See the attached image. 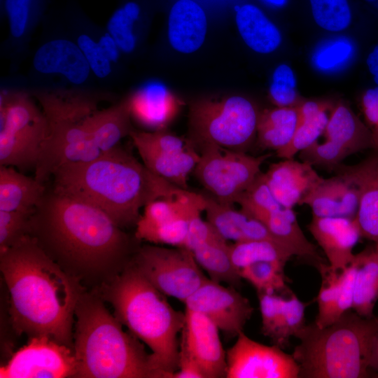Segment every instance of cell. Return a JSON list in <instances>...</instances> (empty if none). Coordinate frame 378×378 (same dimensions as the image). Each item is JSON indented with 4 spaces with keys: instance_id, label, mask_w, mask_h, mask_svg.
<instances>
[{
    "instance_id": "cell-29",
    "label": "cell",
    "mask_w": 378,
    "mask_h": 378,
    "mask_svg": "<svg viewBox=\"0 0 378 378\" xmlns=\"http://www.w3.org/2000/svg\"><path fill=\"white\" fill-rule=\"evenodd\" d=\"M191 251L209 279L236 288L241 286L242 278L231 259L230 244L219 232L203 241Z\"/></svg>"
},
{
    "instance_id": "cell-2",
    "label": "cell",
    "mask_w": 378,
    "mask_h": 378,
    "mask_svg": "<svg viewBox=\"0 0 378 378\" xmlns=\"http://www.w3.org/2000/svg\"><path fill=\"white\" fill-rule=\"evenodd\" d=\"M10 293L12 326L18 335L46 336L74 349L75 310L87 290L29 235L0 253Z\"/></svg>"
},
{
    "instance_id": "cell-17",
    "label": "cell",
    "mask_w": 378,
    "mask_h": 378,
    "mask_svg": "<svg viewBox=\"0 0 378 378\" xmlns=\"http://www.w3.org/2000/svg\"><path fill=\"white\" fill-rule=\"evenodd\" d=\"M333 170L347 176L358 186L360 201L356 219L362 237L372 241L378 251V151L373 150L356 164H340Z\"/></svg>"
},
{
    "instance_id": "cell-45",
    "label": "cell",
    "mask_w": 378,
    "mask_h": 378,
    "mask_svg": "<svg viewBox=\"0 0 378 378\" xmlns=\"http://www.w3.org/2000/svg\"><path fill=\"white\" fill-rule=\"evenodd\" d=\"M299 154L302 161L332 170L350 155L343 148L327 139L323 143L316 142Z\"/></svg>"
},
{
    "instance_id": "cell-5",
    "label": "cell",
    "mask_w": 378,
    "mask_h": 378,
    "mask_svg": "<svg viewBox=\"0 0 378 378\" xmlns=\"http://www.w3.org/2000/svg\"><path fill=\"white\" fill-rule=\"evenodd\" d=\"M104 302L92 290H85L78 301L74 332L76 377L161 378L151 353L122 329Z\"/></svg>"
},
{
    "instance_id": "cell-46",
    "label": "cell",
    "mask_w": 378,
    "mask_h": 378,
    "mask_svg": "<svg viewBox=\"0 0 378 378\" xmlns=\"http://www.w3.org/2000/svg\"><path fill=\"white\" fill-rule=\"evenodd\" d=\"M76 43L83 52L91 71L97 77L103 78L111 74V62L98 41L83 34L78 36Z\"/></svg>"
},
{
    "instance_id": "cell-33",
    "label": "cell",
    "mask_w": 378,
    "mask_h": 378,
    "mask_svg": "<svg viewBox=\"0 0 378 378\" xmlns=\"http://www.w3.org/2000/svg\"><path fill=\"white\" fill-rule=\"evenodd\" d=\"M360 255L352 310L363 317H372L378 300V251L374 247L369 248Z\"/></svg>"
},
{
    "instance_id": "cell-48",
    "label": "cell",
    "mask_w": 378,
    "mask_h": 378,
    "mask_svg": "<svg viewBox=\"0 0 378 378\" xmlns=\"http://www.w3.org/2000/svg\"><path fill=\"white\" fill-rule=\"evenodd\" d=\"M360 106L374 142V150L378 151V87L367 90L362 95Z\"/></svg>"
},
{
    "instance_id": "cell-3",
    "label": "cell",
    "mask_w": 378,
    "mask_h": 378,
    "mask_svg": "<svg viewBox=\"0 0 378 378\" xmlns=\"http://www.w3.org/2000/svg\"><path fill=\"white\" fill-rule=\"evenodd\" d=\"M51 177L52 190L100 209L125 230L136 227L149 202L188 190L155 174L118 145L90 161L64 164Z\"/></svg>"
},
{
    "instance_id": "cell-19",
    "label": "cell",
    "mask_w": 378,
    "mask_h": 378,
    "mask_svg": "<svg viewBox=\"0 0 378 378\" xmlns=\"http://www.w3.org/2000/svg\"><path fill=\"white\" fill-rule=\"evenodd\" d=\"M360 201V192L356 183L347 176L323 177L302 202L312 209L313 216L355 218Z\"/></svg>"
},
{
    "instance_id": "cell-42",
    "label": "cell",
    "mask_w": 378,
    "mask_h": 378,
    "mask_svg": "<svg viewBox=\"0 0 378 378\" xmlns=\"http://www.w3.org/2000/svg\"><path fill=\"white\" fill-rule=\"evenodd\" d=\"M306 304L298 297L292 294L288 299H284L282 318L278 337L274 345L283 349L291 337L296 335L304 328L305 324L304 309Z\"/></svg>"
},
{
    "instance_id": "cell-13",
    "label": "cell",
    "mask_w": 378,
    "mask_h": 378,
    "mask_svg": "<svg viewBox=\"0 0 378 378\" xmlns=\"http://www.w3.org/2000/svg\"><path fill=\"white\" fill-rule=\"evenodd\" d=\"M186 309L210 318L229 337H237L253 313L250 301L236 288L208 278L184 302Z\"/></svg>"
},
{
    "instance_id": "cell-44",
    "label": "cell",
    "mask_w": 378,
    "mask_h": 378,
    "mask_svg": "<svg viewBox=\"0 0 378 378\" xmlns=\"http://www.w3.org/2000/svg\"><path fill=\"white\" fill-rule=\"evenodd\" d=\"M262 321V333L275 344L280 329L284 298L276 293H257Z\"/></svg>"
},
{
    "instance_id": "cell-12",
    "label": "cell",
    "mask_w": 378,
    "mask_h": 378,
    "mask_svg": "<svg viewBox=\"0 0 378 378\" xmlns=\"http://www.w3.org/2000/svg\"><path fill=\"white\" fill-rule=\"evenodd\" d=\"M227 353L226 378H298L300 366L293 354L260 344L244 332Z\"/></svg>"
},
{
    "instance_id": "cell-24",
    "label": "cell",
    "mask_w": 378,
    "mask_h": 378,
    "mask_svg": "<svg viewBox=\"0 0 378 378\" xmlns=\"http://www.w3.org/2000/svg\"><path fill=\"white\" fill-rule=\"evenodd\" d=\"M323 135L326 139L341 146L350 155L367 149L374 150L370 129L344 102L334 104Z\"/></svg>"
},
{
    "instance_id": "cell-6",
    "label": "cell",
    "mask_w": 378,
    "mask_h": 378,
    "mask_svg": "<svg viewBox=\"0 0 378 378\" xmlns=\"http://www.w3.org/2000/svg\"><path fill=\"white\" fill-rule=\"evenodd\" d=\"M378 332V316L363 317L351 309L325 328L315 322L296 335L293 358L299 377L363 378L370 376V360Z\"/></svg>"
},
{
    "instance_id": "cell-34",
    "label": "cell",
    "mask_w": 378,
    "mask_h": 378,
    "mask_svg": "<svg viewBox=\"0 0 378 378\" xmlns=\"http://www.w3.org/2000/svg\"><path fill=\"white\" fill-rule=\"evenodd\" d=\"M232 261L238 270L258 262H280L284 264L294 255L286 246L268 239L236 242L230 244Z\"/></svg>"
},
{
    "instance_id": "cell-23",
    "label": "cell",
    "mask_w": 378,
    "mask_h": 378,
    "mask_svg": "<svg viewBox=\"0 0 378 378\" xmlns=\"http://www.w3.org/2000/svg\"><path fill=\"white\" fill-rule=\"evenodd\" d=\"M207 19L202 6L193 0H178L168 18V39L176 51L190 54L204 43Z\"/></svg>"
},
{
    "instance_id": "cell-47",
    "label": "cell",
    "mask_w": 378,
    "mask_h": 378,
    "mask_svg": "<svg viewBox=\"0 0 378 378\" xmlns=\"http://www.w3.org/2000/svg\"><path fill=\"white\" fill-rule=\"evenodd\" d=\"M32 0H6L5 8L9 28L14 38H21L25 34L31 15Z\"/></svg>"
},
{
    "instance_id": "cell-54",
    "label": "cell",
    "mask_w": 378,
    "mask_h": 378,
    "mask_svg": "<svg viewBox=\"0 0 378 378\" xmlns=\"http://www.w3.org/2000/svg\"><path fill=\"white\" fill-rule=\"evenodd\" d=\"M368 1H372V0H368Z\"/></svg>"
},
{
    "instance_id": "cell-38",
    "label": "cell",
    "mask_w": 378,
    "mask_h": 378,
    "mask_svg": "<svg viewBox=\"0 0 378 378\" xmlns=\"http://www.w3.org/2000/svg\"><path fill=\"white\" fill-rule=\"evenodd\" d=\"M285 265L280 262H258L239 270V274L255 287L257 293H276L286 289Z\"/></svg>"
},
{
    "instance_id": "cell-50",
    "label": "cell",
    "mask_w": 378,
    "mask_h": 378,
    "mask_svg": "<svg viewBox=\"0 0 378 378\" xmlns=\"http://www.w3.org/2000/svg\"><path fill=\"white\" fill-rule=\"evenodd\" d=\"M98 42L109 60L111 62H116L120 49L113 37L108 33L102 36Z\"/></svg>"
},
{
    "instance_id": "cell-1",
    "label": "cell",
    "mask_w": 378,
    "mask_h": 378,
    "mask_svg": "<svg viewBox=\"0 0 378 378\" xmlns=\"http://www.w3.org/2000/svg\"><path fill=\"white\" fill-rule=\"evenodd\" d=\"M28 234L66 273L85 288L113 280L141 245L100 209L46 190L31 213Z\"/></svg>"
},
{
    "instance_id": "cell-15",
    "label": "cell",
    "mask_w": 378,
    "mask_h": 378,
    "mask_svg": "<svg viewBox=\"0 0 378 378\" xmlns=\"http://www.w3.org/2000/svg\"><path fill=\"white\" fill-rule=\"evenodd\" d=\"M323 251L333 272H341L354 260L353 250L362 237L355 218L313 216L307 226Z\"/></svg>"
},
{
    "instance_id": "cell-32",
    "label": "cell",
    "mask_w": 378,
    "mask_h": 378,
    "mask_svg": "<svg viewBox=\"0 0 378 378\" xmlns=\"http://www.w3.org/2000/svg\"><path fill=\"white\" fill-rule=\"evenodd\" d=\"M128 99L110 108L97 110L90 117L93 139L104 153L118 145L134 130Z\"/></svg>"
},
{
    "instance_id": "cell-41",
    "label": "cell",
    "mask_w": 378,
    "mask_h": 378,
    "mask_svg": "<svg viewBox=\"0 0 378 378\" xmlns=\"http://www.w3.org/2000/svg\"><path fill=\"white\" fill-rule=\"evenodd\" d=\"M293 69L281 64L274 69L269 88V98L276 107H296L303 100L298 94Z\"/></svg>"
},
{
    "instance_id": "cell-27",
    "label": "cell",
    "mask_w": 378,
    "mask_h": 378,
    "mask_svg": "<svg viewBox=\"0 0 378 378\" xmlns=\"http://www.w3.org/2000/svg\"><path fill=\"white\" fill-rule=\"evenodd\" d=\"M46 190L35 178L0 165V211L32 213Z\"/></svg>"
},
{
    "instance_id": "cell-35",
    "label": "cell",
    "mask_w": 378,
    "mask_h": 378,
    "mask_svg": "<svg viewBox=\"0 0 378 378\" xmlns=\"http://www.w3.org/2000/svg\"><path fill=\"white\" fill-rule=\"evenodd\" d=\"M356 55L354 43L348 37L340 36L321 42L312 52L314 68L323 74H335L346 68Z\"/></svg>"
},
{
    "instance_id": "cell-53",
    "label": "cell",
    "mask_w": 378,
    "mask_h": 378,
    "mask_svg": "<svg viewBox=\"0 0 378 378\" xmlns=\"http://www.w3.org/2000/svg\"><path fill=\"white\" fill-rule=\"evenodd\" d=\"M263 1L275 7H281L284 6L287 2V0H263Z\"/></svg>"
},
{
    "instance_id": "cell-9",
    "label": "cell",
    "mask_w": 378,
    "mask_h": 378,
    "mask_svg": "<svg viewBox=\"0 0 378 378\" xmlns=\"http://www.w3.org/2000/svg\"><path fill=\"white\" fill-rule=\"evenodd\" d=\"M130 264L167 297L183 303L209 278L185 247L141 244Z\"/></svg>"
},
{
    "instance_id": "cell-11",
    "label": "cell",
    "mask_w": 378,
    "mask_h": 378,
    "mask_svg": "<svg viewBox=\"0 0 378 378\" xmlns=\"http://www.w3.org/2000/svg\"><path fill=\"white\" fill-rule=\"evenodd\" d=\"M77 360L74 350L48 337H30L0 368L1 378L76 377Z\"/></svg>"
},
{
    "instance_id": "cell-16",
    "label": "cell",
    "mask_w": 378,
    "mask_h": 378,
    "mask_svg": "<svg viewBox=\"0 0 378 378\" xmlns=\"http://www.w3.org/2000/svg\"><path fill=\"white\" fill-rule=\"evenodd\" d=\"M0 132L29 142L41 149L48 135V122L24 92H1L0 102Z\"/></svg>"
},
{
    "instance_id": "cell-25",
    "label": "cell",
    "mask_w": 378,
    "mask_h": 378,
    "mask_svg": "<svg viewBox=\"0 0 378 378\" xmlns=\"http://www.w3.org/2000/svg\"><path fill=\"white\" fill-rule=\"evenodd\" d=\"M144 164L155 174L184 190L188 189V178L200 160L195 146L185 150H158L136 146Z\"/></svg>"
},
{
    "instance_id": "cell-31",
    "label": "cell",
    "mask_w": 378,
    "mask_h": 378,
    "mask_svg": "<svg viewBox=\"0 0 378 378\" xmlns=\"http://www.w3.org/2000/svg\"><path fill=\"white\" fill-rule=\"evenodd\" d=\"M263 223L273 237L288 247L294 255L313 260L318 266L323 263L317 247L305 237L293 209L281 206L272 212Z\"/></svg>"
},
{
    "instance_id": "cell-43",
    "label": "cell",
    "mask_w": 378,
    "mask_h": 378,
    "mask_svg": "<svg viewBox=\"0 0 378 378\" xmlns=\"http://www.w3.org/2000/svg\"><path fill=\"white\" fill-rule=\"evenodd\" d=\"M31 213L0 211V253L28 234Z\"/></svg>"
},
{
    "instance_id": "cell-4",
    "label": "cell",
    "mask_w": 378,
    "mask_h": 378,
    "mask_svg": "<svg viewBox=\"0 0 378 378\" xmlns=\"http://www.w3.org/2000/svg\"><path fill=\"white\" fill-rule=\"evenodd\" d=\"M92 290L110 303L116 318L149 347L160 377L172 378L178 367V335L185 325V312L176 310L131 264Z\"/></svg>"
},
{
    "instance_id": "cell-39",
    "label": "cell",
    "mask_w": 378,
    "mask_h": 378,
    "mask_svg": "<svg viewBox=\"0 0 378 378\" xmlns=\"http://www.w3.org/2000/svg\"><path fill=\"white\" fill-rule=\"evenodd\" d=\"M141 8L138 4L130 1L118 8L111 16L107 29L120 50L130 53L136 47L134 25L138 20Z\"/></svg>"
},
{
    "instance_id": "cell-22",
    "label": "cell",
    "mask_w": 378,
    "mask_h": 378,
    "mask_svg": "<svg viewBox=\"0 0 378 378\" xmlns=\"http://www.w3.org/2000/svg\"><path fill=\"white\" fill-rule=\"evenodd\" d=\"M205 201L206 220L226 240L236 243L268 239L282 244L273 237L263 223L241 209L237 210L233 205L220 203L215 198L206 195Z\"/></svg>"
},
{
    "instance_id": "cell-26",
    "label": "cell",
    "mask_w": 378,
    "mask_h": 378,
    "mask_svg": "<svg viewBox=\"0 0 378 378\" xmlns=\"http://www.w3.org/2000/svg\"><path fill=\"white\" fill-rule=\"evenodd\" d=\"M334 104L328 100L303 99L297 106L298 122L291 142L276 152L283 159L293 158L296 153L308 148L324 133Z\"/></svg>"
},
{
    "instance_id": "cell-28",
    "label": "cell",
    "mask_w": 378,
    "mask_h": 378,
    "mask_svg": "<svg viewBox=\"0 0 378 378\" xmlns=\"http://www.w3.org/2000/svg\"><path fill=\"white\" fill-rule=\"evenodd\" d=\"M235 21L241 38L254 52L271 53L281 45L279 29L258 6L251 4L241 6Z\"/></svg>"
},
{
    "instance_id": "cell-8",
    "label": "cell",
    "mask_w": 378,
    "mask_h": 378,
    "mask_svg": "<svg viewBox=\"0 0 378 378\" xmlns=\"http://www.w3.org/2000/svg\"><path fill=\"white\" fill-rule=\"evenodd\" d=\"M259 113L241 96L197 100L190 108L188 139L197 150L216 145L245 152L256 139Z\"/></svg>"
},
{
    "instance_id": "cell-52",
    "label": "cell",
    "mask_w": 378,
    "mask_h": 378,
    "mask_svg": "<svg viewBox=\"0 0 378 378\" xmlns=\"http://www.w3.org/2000/svg\"><path fill=\"white\" fill-rule=\"evenodd\" d=\"M371 370L378 372V332L377 334L370 360Z\"/></svg>"
},
{
    "instance_id": "cell-30",
    "label": "cell",
    "mask_w": 378,
    "mask_h": 378,
    "mask_svg": "<svg viewBox=\"0 0 378 378\" xmlns=\"http://www.w3.org/2000/svg\"><path fill=\"white\" fill-rule=\"evenodd\" d=\"M298 122L296 107H276L259 113L256 143L262 149L276 152L291 142Z\"/></svg>"
},
{
    "instance_id": "cell-49",
    "label": "cell",
    "mask_w": 378,
    "mask_h": 378,
    "mask_svg": "<svg viewBox=\"0 0 378 378\" xmlns=\"http://www.w3.org/2000/svg\"><path fill=\"white\" fill-rule=\"evenodd\" d=\"M172 378H204L198 363L181 342L179 345L178 367Z\"/></svg>"
},
{
    "instance_id": "cell-14",
    "label": "cell",
    "mask_w": 378,
    "mask_h": 378,
    "mask_svg": "<svg viewBox=\"0 0 378 378\" xmlns=\"http://www.w3.org/2000/svg\"><path fill=\"white\" fill-rule=\"evenodd\" d=\"M181 332L183 342L200 367L204 378H226L227 353L217 326L206 316L186 309Z\"/></svg>"
},
{
    "instance_id": "cell-10",
    "label": "cell",
    "mask_w": 378,
    "mask_h": 378,
    "mask_svg": "<svg viewBox=\"0 0 378 378\" xmlns=\"http://www.w3.org/2000/svg\"><path fill=\"white\" fill-rule=\"evenodd\" d=\"M193 171L198 181L219 202L234 205L261 173L260 167L272 153L253 156L216 145L200 148Z\"/></svg>"
},
{
    "instance_id": "cell-36",
    "label": "cell",
    "mask_w": 378,
    "mask_h": 378,
    "mask_svg": "<svg viewBox=\"0 0 378 378\" xmlns=\"http://www.w3.org/2000/svg\"><path fill=\"white\" fill-rule=\"evenodd\" d=\"M323 281L317 297L318 314L314 321L319 328H325L337 321L344 313L342 303L340 272H333L329 266H318Z\"/></svg>"
},
{
    "instance_id": "cell-51",
    "label": "cell",
    "mask_w": 378,
    "mask_h": 378,
    "mask_svg": "<svg viewBox=\"0 0 378 378\" xmlns=\"http://www.w3.org/2000/svg\"><path fill=\"white\" fill-rule=\"evenodd\" d=\"M366 64L369 71L373 76L374 83L378 86V45L369 53Z\"/></svg>"
},
{
    "instance_id": "cell-40",
    "label": "cell",
    "mask_w": 378,
    "mask_h": 378,
    "mask_svg": "<svg viewBox=\"0 0 378 378\" xmlns=\"http://www.w3.org/2000/svg\"><path fill=\"white\" fill-rule=\"evenodd\" d=\"M315 22L323 29L340 31L351 22L348 0H309Z\"/></svg>"
},
{
    "instance_id": "cell-37",
    "label": "cell",
    "mask_w": 378,
    "mask_h": 378,
    "mask_svg": "<svg viewBox=\"0 0 378 378\" xmlns=\"http://www.w3.org/2000/svg\"><path fill=\"white\" fill-rule=\"evenodd\" d=\"M236 204L241 210L262 223L282 206L276 200L261 172L252 184L239 197Z\"/></svg>"
},
{
    "instance_id": "cell-18",
    "label": "cell",
    "mask_w": 378,
    "mask_h": 378,
    "mask_svg": "<svg viewBox=\"0 0 378 378\" xmlns=\"http://www.w3.org/2000/svg\"><path fill=\"white\" fill-rule=\"evenodd\" d=\"M266 183L281 206L302 205L308 194L323 178L311 164L293 158L272 163L264 173Z\"/></svg>"
},
{
    "instance_id": "cell-7",
    "label": "cell",
    "mask_w": 378,
    "mask_h": 378,
    "mask_svg": "<svg viewBox=\"0 0 378 378\" xmlns=\"http://www.w3.org/2000/svg\"><path fill=\"white\" fill-rule=\"evenodd\" d=\"M48 122L34 178L45 184L60 166L94 160L103 152L95 144L90 117L96 103L81 94L48 92L36 94Z\"/></svg>"
},
{
    "instance_id": "cell-21",
    "label": "cell",
    "mask_w": 378,
    "mask_h": 378,
    "mask_svg": "<svg viewBox=\"0 0 378 378\" xmlns=\"http://www.w3.org/2000/svg\"><path fill=\"white\" fill-rule=\"evenodd\" d=\"M33 66L41 74H59L75 85L83 83L91 71L77 43L64 38L43 43L34 56Z\"/></svg>"
},
{
    "instance_id": "cell-20",
    "label": "cell",
    "mask_w": 378,
    "mask_h": 378,
    "mask_svg": "<svg viewBox=\"0 0 378 378\" xmlns=\"http://www.w3.org/2000/svg\"><path fill=\"white\" fill-rule=\"evenodd\" d=\"M128 101L131 117L153 131L165 130L183 105L180 99L157 81L144 85Z\"/></svg>"
}]
</instances>
